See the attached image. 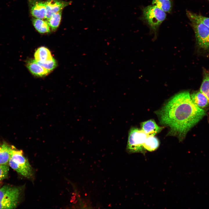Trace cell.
Returning <instances> with one entry per match:
<instances>
[{
	"label": "cell",
	"mask_w": 209,
	"mask_h": 209,
	"mask_svg": "<svg viewBox=\"0 0 209 209\" xmlns=\"http://www.w3.org/2000/svg\"><path fill=\"white\" fill-rule=\"evenodd\" d=\"M156 113L160 123L170 128L169 134L177 136L180 141L206 115L204 109L194 104L188 91L173 96Z\"/></svg>",
	"instance_id": "6da1fadb"
},
{
	"label": "cell",
	"mask_w": 209,
	"mask_h": 209,
	"mask_svg": "<svg viewBox=\"0 0 209 209\" xmlns=\"http://www.w3.org/2000/svg\"><path fill=\"white\" fill-rule=\"evenodd\" d=\"M142 10L141 19L147 25L156 39L159 27L166 18L165 12L152 5L143 7Z\"/></svg>",
	"instance_id": "7a4b0ae2"
},
{
	"label": "cell",
	"mask_w": 209,
	"mask_h": 209,
	"mask_svg": "<svg viewBox=\"0 0 209 209\" xmlns=\"http://www.w3.org/2000/svg\"><path fill=\"white\" fill-rule=\"evenodd\" d=\"M9 166L18 173L30 179L34 177L33 168L22 151L17 149L12 146L8 162Z\"/></svg>",
	"instance_id": "3957f363"
},
{
	"label": "cell",
	"mask_w": 209,
	"mask_h": 209,
	"mask_svg": "<svg viewBox=\"0 0 209 209\" xmlns=\"http://www.w3.org/2000/svg\"><path fill=\"white\" fill-rule=\"evenodd\" d=\"M21 188L4 185L0 188V209H14L17 206L21 193Z\"/></svg>",
	"instance_id": "277c9868"
},
{
	"label": "cell",
	"mask_w": 209,
	"mask_h": 209,
	"mask_svg": "<svg viewBox=\"0 0 209 209\" xmlns=\"http://www.w3.org/2000/svg\"><path fill=\"white\" fill-rule=\"evenodd\" d=\"M148 136L142 129L131 128L129 133L127 151L130 153H140L144 154L146 150L143 145Z\"/></svg>",
	"instance_id": "5b68a950"
},
{
	"label": "cell",
	"mask_w": 209,
	"mask_h": 209,
	"mask_svg": "<svg viewBox=\"0 0 209 209\" xmlns=\"http://www.w3.org/2000/svg\"><path fill=\"white\" fill-rule=\"evenodd\" d=\"M188 18L194 31L198 46L204 50H209V28L198 19Z\"/></svg>",
	"instance_id": "8992f818"
},
{
	"label": "cell",
	"mask_w": 209,
	"mask_h": 209,
	"mask_svg": "<svg viewBox=\"0 0 209 209\" xmlns=\"http://www.w3.org/2000/svg\"><path fill=\"white\" fill-rule=\"evenodd\" d=\"M71 3V1H67L62 0H46L45 1L46 19L48 20L53 14L62 10Z\"/></svg>",
	"instance_id": "52a82bcc"
},
{
	"label": "cell",
	"mask_w": 209,
	"mask_h": 209,
	"mask_svg": "<svg viewBox=\"0 0 209 209\" xmlns=\"http://www.w3.org/2000/svg\"><path fill=\"white\" fill-rule=\"evenodd\" d=\"M30 13L33 17L46 19L45 1L40 0H28Z\"/></svg>",
	"instance_id": "ba28073f"
},
{
	"label": "cell",
	"mask_w": 209,
	"mask_h": 209,
	"mask_svg": "<svg viewBox=\"0 0 209 209\" xmlns=\"http://www.w3.org/2000/svg\"><path fill=\"white\" fill-rule=\"evenodd\" d=\"M26 66L33 75L37 76H45L50 72L40 65L35 60H27Z\"/></svg>",
	"instance_id": "9c48e42d"
},
{
	"label": "cell",
	"mask_w": 209,
	"mask_h": 209,
	"mask_svg": "<svg viewBox=\"0 0 209 209\" xmlns=\"http://www.w3.org/2000/svg\"><path fill=\"white\" fill-rule=\"evenodd\" d=\"M141 129L148 136H154L160 132L163 127L159 126L152 120L145 121L141 124Z\"/></svg>",
	"instance_id": "30bf717a"
},
{
	"label": "cell",
	"mask_w": 209,
	"mask_h": 209,
	"mask_svg": "<svg viewBox=\"0 0 209 209\" xmlns=\"http://www.w3.org/2000/svg\"><path fill=\"white\" fill-rule=\"evenodd\" d=\"M34 57L36 61L42 63L50 62L54 59L50 51L43 46L38 48L35 53Z\"/></svg>",
	"instance_id": "8fae6325"
},
{
	"label": "cell",
	"mask_w": 209,
	"mask_h": 209,
	"mask_svg": "<svg viewBox=\"0 0 209 209\" xmlns=\"http://www.w3.org/2000/svg\"><path fill=\"white\" fill-rule=\"evenodd\" d=\"M190 97L194 104L200 109H204L209 105L208 99L200 91L192 93L190 95Z\"/></svg>",
	"instance_id": "7c38bea8"
},
{
	"label": "cell",
	"mask_w": 209,
	"mask_h": 209,
	"mask_svg": "<svg viewBox=\"0 0 209 209\" xmlns=\"http://www.w3.org/2000/svg\"><path fill=\"white\" fill-rule=\"evenodd\" d=\"M12 148L6 143H0V164H8Z\"/></svg>",
	"instance_id": "4fadbf2b"
},
{
	"label": "cell",
	"mask_w": 209,
	"mask_h": 209,
	"mask_svg": "<svg viewBox=\"0 0 209 209\" xmlns=\"http://www.w3.org/2000/svg\"><path fill=\"white\" fill-rule=\"evenodd\" d=\"M32 21L34 28L39 33L44 34L50 32V28L47 20L33 17Z\"/></svg>",
	"instance_id": "5bb4252c"
},
{
	"label": "cell",
	"mask_w": 209,
	"mask_h": 209,
	"mask_svg": "<svg viewBox=\"0 0 209 209\" xmlns=\"http://www.w3.org/2000/svg\"><path fill=\"white\" fill-rule=\"evenodd\" d=\"M159 145V142L157 138L154 136H148L143 145L146 150L152 152L157 149Z\"/></svg>",
	"instance_id": "9a60e30c"
},
{
	"label": "cell",
	"mask_w": 209,
	"mask_h": 209,
	"mask_svg": "<svg viewBox=\"0 0 209 209\" xmlns=\"http://www.w3.org/2000/svg\"><path fill=\"white\" fill-rule=\"evenodd\" d=\"M173 0H152V5L165 12L170 13L172 7Z\"/></svg>",
	"instance_id": "2e32d148"
},
{
	"label": "cell",
	"mask_w": 209,
	"mask_h": 209,
	"mask_svg": "<svg viewBox=\"0 0 209 209\" xmlns=\"http://www.w3.org/2000/svg\"><path fill=\"white\" fill-rule=\"evenodd\" d=\"M62 10L55 13L47 20L51 29L55 31L59 26L61 21Z\"/></svg>",
	"instance_id": "e0dca14e"
},
{
	"label": "cell",
	"mask_w": 209,
	"mask_h": 209,
	"mask_svg": "<svg viewBox=\"0 0 209 209\" xmlns=\"http://www.w3.org/2000/svg\"><path fill=\"white\" fill-rule=\"evenodd\" d=\"M200 91L206 96L209 102V71H205L204 72Z\"/></svg>",
	"instance_id": "ac0fdd59"
},
{
	"label": "cell",
	"mask_w": 209,
	"mask_h": 209,
	"mask_svg": "<svg viewBox=\"0 0 209 209\" xmlns=\"http://www.w3.org/2000/svg\"><path fill=\"white\" fill-rule=\"evenodd\" d=\"M188 17L193 18L199 20L209 28V17L192 12L189 11H186Z\"/></svg>",
	"instance_id": "d6986e66"
},
{
	"label": "cell",
	"mask_w": 209,
	"mask_h": 209,
	"mask_svg": "<svg viewBox=\"0 0 209 209\" xmlns=\"http://www.w3.org/2000/svg\"><path fill=\"white\" fill-rule=\"evenodd\" d=\"M9 164H0V181L7 177L9 171Z\"/></svg>",
	"instance_id": "ffe728a7"
},
{
	"label": "cell",
	"mask_w": 209,
	"mask_h": 209,
	"mask_svg": "<svg viewBox=\"0 0 209 209\" xmlns=\"http://www.w3.org/2000/svg\"><path fill=\"white\" fill-rule=\"evenodd\" d=\"M37 62L42 66L50 71L53 69L56 66V62L54 59L51 62L46 63Z\"/></svg>",
	"instance_id": "44dd1931"
},
{
	"label": "cell",
	"mask_w": 209,
	"mask_h": 209,
	"mask_svg": "<svg viewBox=\"0 0 209 209\" xmlns=\"http://www.w3.org/2000/svg\"><path fill=\"white\" fill-rule=\"evenodd\" d=\"M208 0L209 1V0Z\"/></svg>",
	"instance_id": "7402d4cb"
}]
</instances>
